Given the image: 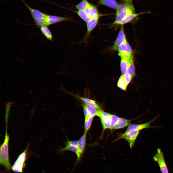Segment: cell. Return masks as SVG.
<instances>
[{
  "instance_id": "1",
  "label": "cell",
  "mask_w": 173,
  "mask_h": 173,
  "mask_svg": "<svg viewBox=\"0 0 173 173\" xmlns=\"http://www.w3.org/2000/svg\"><path fill=\"white\" fill-rule=\"evenodd\" d=\"M115 20L112 24L119 25L122 19L128 15L136 13L132 0H121L116 9Z\"/></svg>"
},
{
  "instance_id": "2",
  "label": "cell",
  "mask_w": 173,
  "mask_h": 173,
  "mask_svg": "<svg viewBox=\"0 0 173 173\" xmlns=\"http://www.w3.org/2000/svg\"><path fill=\"white\" fill-rule=\"evenodd\" d=\"M8 119L7 117L5 118L6 132L4 141L0 146V163L7 171H9L11 167L9 158L8 145L9 136L7 131Z\"/></svg>"
},
{
  "instance_id": "3",
  "label": "cell",
  "mask_w": 173,
  "mask_h": 173,
  "mask_svg": "<svg viewBox=\"0 0 173 173\" xmlns=\"http://www.w3.org/2000/svg\"><path fill=\"white\" fill-rule=\"evenodd\" d=\"M29 147V144L25 150L19 156L13 166L11 167L12 170L16 173H21L25 165L27 153Z\"/></svg>"
},
{
  "instance_id": "4",
  "label": "cell",
  "mask_w": 173,
  "mask_h": 173,
  "mask_svg": "<svg viewBox=\"0 0 173 173\" xmlns=\"http://www.w3.org/2000/svg\"><path fill=\"white\" fill-rule=\"evenodd\" d=\"M21 0L29 10L36 25L40 27L45 25L44 19L46 14L31 8L23 0Z\"/></svg>"
},
{
  "instance_id": "5",
  "label": "cell",
  "mask_w": 173,
  "mask_h": 173,
  "mask_svg": "<svg viewBox=\"0 0 173 173\" xmlns=\"http://www.w3.org/2000/svg\"><path fill=\"white\" fill-rule=\"evenodd\" d=\"M106 15L102 14L96 17L91 18L86 23L87 31L84 36L80 41V43H87L90 34L97 25L100 17Z\"/></svg>"
},
{
  "instance_id": "6",
  "label": "cell",
  "mask_w": 173,
  "mask_h": 173,
  "mask_svg": "<svg viewBox=\"0 0 173 173\" xmlns=\"http://www.w3.org/2000/svg\"><path fill=\"white\" fill-rule=\"evenodd\" d=\"M117 51L118 55L121 57L130 59L133 55L132 48L126 40L119 46Z\"/></svg>"
},
{
  "instance_id": "7",
  "label": "cell",
  "mask_w": 173,
  "mask_h": 173,
  "mask_svg": "<svg viewBox=\"0 0 173 173\" xmlns=\"http://www.w3.org/2000/svg\"><path fill=\"white\" fill-rule=\"evenodd\" d=\"M64 21H74L73 17H61L49 15L46 14L45 17V25L48 26Z\"/></svg>"
},
{
  "instance_id": "8",
  "label": "cell",
  "mask_w": 173,
  "mask_h": 173,
  "mask_svg": "<svg viewBox=\"0 0 173 173\" xmlns=\"http://www.w3.org/2000/svg\"><path fill=\"white\" fill-rule=\"evenodd\" d=\"M154 161L157 162L162 173H168L163 153L160 148H158L156 154L153 158Z\"/></svg>"
},
{
  "instance_id": "9",
  "label": "cell",
  "mask_w": 173,
  "mask_h": 173,
  "mask_svg": "<svg viewBox=\"0 0 173 173\" xmlns=\"http://www.w3.org/2000/svg\"><path fill=\"white\" fill-rule=\"evenodd\" d=\"M139 132V130H132L127 133H123L120 138L124 139L127 141L129 144L130 148H131L134 144Z\"/></svg>"
},
{
  "instance_id": "10",
  "label": "cell",
  "mask_w": 173,
  "mask_h": 173,
  "mask_svg": "<svg viewBox=\"0 0 173 173\" xmlns=\"http://www.w3.org/2000/svg\"><path fill=\"white\" fill-rule=\"evenodd\" d=\"M97 115L100 119L103 129H110L111 123L110 114L100 109L97 110Z\"/></svg>"
},
{
  "instance_id": "11",
  "label": "cell",
  "mask_w": 173,
  "mask_h": 173,
  "mask_svg": "<svg viewBox=\"0 0 173 173\" xmlns=\"http://www.w3.org/2000/svg\"><path fill=\"white\" fill-rule=\"evenodd\" d=\"M87 132H85L78 141L77 149L76 154L77 156L76 162H78L80 159L84 151L86 145V136Z\"/></svg>"
},
{
  "instance_id": "12",
  "label": "cell",
  "mask_w": 173,
  "mask_h": 173,
  "mask_svg": "<svg viewBox=\"0 0 173 173\" xmlns=\"http://www.w3.org/2000/svg\"><path fill=\"white\" fill-rule=\"evenodd\" d=\"M126 40L123 25H122L112 47L113 51H117L119 46Z\"/></svg>"
},
{
  "instance_id": "13",
  "label": "cell",
  "mask_w": 173,
  "mask_h": 173,
  "mask_svg": "<svg viewBox=\"0 0 173 173\" xmlns=\"http://www.w3.org/2000/svg\"><path fill=\"white\" fill-rule=\"evenodd\" d=\"M155 118L151 120L146 123L141 124H132L130 125L125 131L124 132L126 133L129 131L133 129L140 130L145 128H149L151 127L150 126L151 123L154 121Z\"/></svg>"
},
{
  "instance_id": "14",
  "label": "cell",
  "mask_w": 173,
  "mask_h": 173,
  "mask_svg": "<svg viewBox=\"0 0 173 173\" xmlns=\"http://www.w3.org/2000/svg\"><path fill=\"white\" fill-rule=\"evenodd\" d=\"M97 6L91 4L84 11L91 18H92L101 14L99 11Z\"/></svg>"
},
{
  "instance_id": "15",
  "label": "cell",
  "mask_w": 173,
  "mask_h": 173,
  "mask_svg": "<svg viewBox=\"0 0 173 173\" xmlns=\"http://www.w3.org/2000/svg\"><path fill=\"white\" fill-rule=\"evenodd\" d=\"M151 13L150 12H141L139 13H133L129 14L124 18L121 21L119 25H123L132 20L140 15L146 13Z\"/></svg>"
},
{
  "instance_id": "16",
  "label": "cell",
  "mask_w": 173,
  "mask_h": 173,
  "mask_svg": "<svg viewBox=\"0 0 173 173\" xmlns=\"http://www.w3.org/2000/svg\"><path fill=\"white\" fill-rule=\"evenodd\" d=\"M71 95L80 99L85 104L91 106L97 110L101 109L100 107L96 102L92 99L80 96L74 94H70Z\"/></svg>"
},
{
  "instance_id": "17",
  "label": "cell",
  "mask_w": 173,
  "mask_h": 173,
  "mask_svg": "<svg viewBox=\"0 0 173 173\" xmlns=\"http://www.w3.org/2000/svg\"><path fill=\"white\" fill-rule=\"evenodd\" d=\"M97 6L104 5L116 10L118 5L116 0H98Z\"/></svg>"
},
{
  "instance_id": "18",
  "label": "cell",
  "mask_w": 173,
  "mask_h": 173,
  "mask_svg": "<svg viewBox=\"0 0 173 173\" xmlns=\"http://www.w3.org/2000/svg\"><path fill=\"white\" fill-rule=\"evenodd\" d=\"M131 120L119 117L114 125L113 129H117L126 127L129 125Z\"/></svg>"
},
{
  "instance_id": "19",
  "label": "cell",
  "mask_w": 173,
  "mask_h": 173,
  "mask_svg": "<svg viewBox=\"0 0 173 173\" xmlns=\"http://www.w3.org/2000/svg\"><path fill=\"white\" fill-rule=\"evenodd\" d=\"M44 25L41 27L40 29L41 32L46 38L49 40H52V35L48 27Z\"/></svg>"
},
{
  "instance_id": "20",
  "label": "cell",
  "mask_w": 173,
  "mask_h": 173,
  "mask_svg": "<svg viewBox=\"0 0 173 173\" xmlns=\"http://www.w3.org/2000/svg\"><path fill=\"white\" fill-rule=\"evenodd\" d=\"M121 70L122 74H124L127 71L129 61L130 59L125 57H121Z\"/></svg>"
},
{
  "instance_id": "21",
  "label": "cell",
  "mask_w": 173,
  "mask_h": 173,
  "mask_svg": "<svg viewBox=\"0 0 173 173\" xmlns=\"http://www.w3.org/2000/svg\"><path fill=\"white\" fill-rule=\"evenodd\" d=\"M134 55H133L130 59L127 71V72L130 74L132 78L135 75V66L133 60Z\"/></svg>"
},
{
  "instance_id": "22",
  "label": "cell",
  "mask_w": 173,
  "mask_h": 173,
  "mask_svg": "<svg viewBox=\"0 0 173 173\" xmlns=\"http://www.w3.org/2000/svg\"><path fill=\"white\" fill-rule=\"evenodd\" d=\"M86 23L88 22L91 19L85 12L84 10H72Z\"/></svg>"
},
{
  "instance_id": "23",
  "label": "cell",
  "mask_w": 173,
  "mask_h": 173,
  "mask_svg": "<svg viewBox=\"0 0 173 173\" xmlns=\"http://www.w3.org/2000/svg\"><path fill=\"white\" fill-rule=\"evenodd\" d=\"M91 4L87 0H82L75 6V7L76 9L78 10H84Z\"/></svg>"
},
{
  "instance_id": "24",
  "label": "cell",
  "mask_w": 173,
  "mask_h": 173,
  "mask_svg": "<svg viewBox=\"0 0 173 173\" xmlns=\"http://www.w3.org/2000/svg\"><path fill=\"white\" fill-rule=\"evenodd\" d=\"M93 117L89 115L85 117L84 122L85 132H87L90 129Z\"/></svg>"
},
{
  "instance_id": "25",
  "label": "cell",
  "mask_w": 173,
  "mask_h": 173,
  "mask_svg": "<svg viewBox=\"0 0 173 173\" xmlns=\"http://www.w3.org/2000/svg\"><path fill=\"white\" fill-rule=\"evenodd\" d=\"M117 86L123 90H126L127 86L125 81L124 74L122 75L119 78L117 82Z\"/></svg>"
},
{
  "instance_id": "26",
  "label": "cell",
  "mask_w": 173,
  "mask_h": 173,
  "mask_svg": "<svg viewBox=\"0 0 173 173\" xmlns=\"http://www.w3.org/2000/svg\"><path fill=\"white\" fill-rule=\"evenodd\" d=\"M86 107L89 115L94 117L97 114V110L94 108L86 104Z\"/></svg>"
},
{
  "instance_id": "27",
  "label": "cell",
  "mask_w": 173,
  "mask_h": 173,
  "mask_svg": "<svg viewBox=\"0 0 173 173\" xmlns=\"http://www.w3.org/2000/svg\"><path fill=\"white\" fill-rule=\"evenodd\" d=\"M77 149V147L70 145H66L65 147L61 149L60 151L61 152H63L66 150H69L74 152L76 154Z\"/></svg>"
},
{
  "instance_id": "28",
  "label": "cell",
  "mask_w": 173,
  "mask_h": 173,
  "mask_svg": "<svg viewBox=\"0 0 173 173\" xmlns=\"http://www.w3.org/2000/svg\"><path fill=\"white\" fill-rule=\"evenodd\" d=\"M111 123L110 129L111 130L113 129L114 125L117 121L119 117L114 115L110 114Z\"/></svg>"
},
{
  "instance_id": "29",
  "label": "cell",
  "mask_w": 173,
  "mask_h": 173,
  "mask_svg": "<svg viewBox=\"0 0 173 173\" xmlns=\"http://www.w3.org/2000/svg\"><path fill=\"white\" fill-rule=\"evenodd\" d=\"M124 75L125 82L127 86L130 82L132 77V76L127 72L124 74Z\"/></svg>"
},
{
  "instance_id": "30",
  "label": "cell",
  "mask_w": 173,
  "mask_h": 173,
  "mask_svg": "<svg viewBox=\"0 0 173 173\" xmlns=\"http://www.w3.org/2000/svg\"><path fill=\"white\" fill-rule=\"evenodd\" d=\"M82 106L83 110V112L85 117H86L89 116L88 112L86 108V104L83 102Z\"/></svg>"
},
{
  "instance_id": "31",
  "label": "cell",
  "mask_w": 173,
  "mask_h": 173,
  "mask_svg": "<svg viewBox=\"0 0 173 173\" xmlns=\"http://www.w3.org/2000/svg\"><path fill=\"white\" fill-rule=\"evenodd\" d=\"M78 144V141H68L66 143V145H72L77 147Z\"/></svg>"
}]
</instances>
